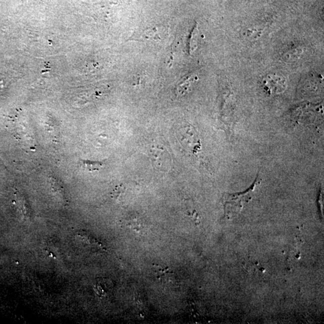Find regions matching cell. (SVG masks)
<instances>
[{"mask_svg":"<svg viewBox=\"0 0 324 324\" xmlns=\"http://www.w3.org/2000/svg\"><path fill=\"white\" fill-rule=\"evenodd\" d=\"M261 179L257 175L255 181L244 192L235 193H226L223 197L225 216L228 219L232 218L241 212L243 205L250 201L254 190L261 183Z\"/></svg>","mask_w":324,"mask_h":324,"instance_id":"cell-1","label":"cell"},{"mask_svg":"<svg viewBox=\"0 0 324 324\" xmlns=\"http://www.w3.org/2000/svg\"><path fill=\"white\" fill-rule=\"evenodd\" d=\"M166 28L164 26H154L134 34L130 40L137 41H162L166 36Z\"/></svg>","mask_w":324,"mask_h":324,"instance_id":"cell-2","label":"cell"},{"mask_svg":"<svg viewBox=\"0 0 324 324\" xmlns=\"http://www.w3.org/2000/svg\"><path fill=\"white\" fill-rule=\"evenodd\" d=\"M155 273L157 278L161 281L166 283H172L174 280V274L169 268H163L161 266L155 265Z\"/></svg>","mask_w":324,"mask_h":324,"instance_id":"cell-3","label":"cell"},{"mask_svg":"<svg viewBox=\"0 0 324 324\" xmlns=\"http://www.w3.org/2000/svg\"><path fill=\"white\" fill-rule=\"evenodd\" d=\"M103 165L101 162L91 161H80V166L83 170L89 172L99 171Z\"/></svg>","mask_w":324,"mask_h":324,"instance_id":"cell-4","label":"cell"},{"mask_svg":"<svg viewBox=\"0 0 324 324\" xmlns=\"http://www.w3.org/2000/svg\"><path fill=\"white\" fill-rule=\"evenodd\" d=\"M15 201L20 212L22 215L25 216H29L30 213H29L27 202H26L25 199L23 198V196L20 195L18 192L15 194Z\"/></svg>","mask_w":324,"mask_h":324,"instance_id":"cell-5","label":"cell"},{"mask_svg":"<svg viewBox=\"0 0 324 324\" xmlns=\"http://www.w3.org/2000/svg\"><path fill=\"white\" fill-rule=\"evenodd\" d=\"M50 183L51 184L52 190H53V192L55 193V195L57 196L61 200L65 201L66 199L65 192H64L63 188L61 187L60 184L58 183L56 179L51 178Z\"/></svg>","mask_w":324,"mask_h":324,"instance_id":"cell-6","label":"cell"},{"mask_svg":"<svg viewBox=\"0 0 324 324\" xmlns=\"http://www.w3.org/2000/svg\"><path fill=\"white\" fill-rule=\"evenodd\" d=\"M127 225L128 227L131 228V229L134 230L136 232L140 233L142 230V225L140 221H138L137 219H133L129 222H127Z\"/></svg>","mask_w":324,"mask_h":324,"instance_id":"cell-7","label":"cell"}]
</instances>
